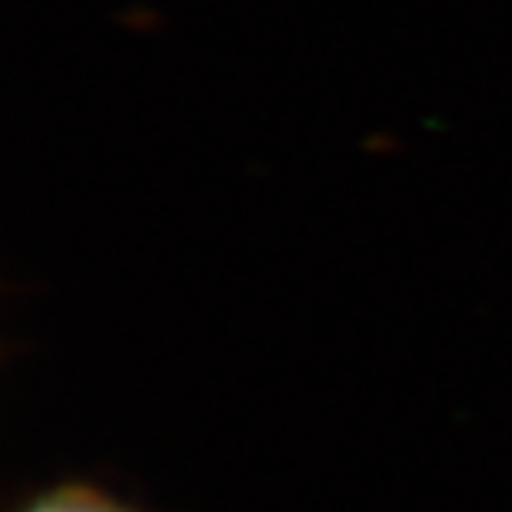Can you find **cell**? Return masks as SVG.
<instances>
[{
    "instance_id": "6da1fadb",
    "label": "cell",
    "mask_w": 512,
    "mask_h": 512,
    "mask_svg": "<svg viewBox=\"0 0 512 512\" xmlns=\"http://www.w3.org/2000/svg\"><path fill=\"white\" fill-rule=\"evenodd\" d=\"M4 512H157L137 496L90 473H67L34 483L10 499Z\"/></svg>"
}]
</instances>
